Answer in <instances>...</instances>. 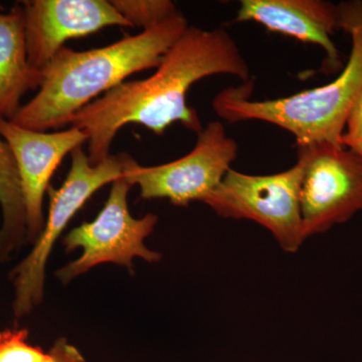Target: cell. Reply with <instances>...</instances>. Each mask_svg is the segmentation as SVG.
I'll return each mask as SVG.
<instances>
[{
  "label": "cell",
  "instance_id": "obj_1",
  "mask_svg": "<svg viewBox=\"0 0 362 362\" xmlns=\"http://www.w3.org/2000/svg\"><path fill=\"white\" fill-rule=\"evenodd\" d=\"M214 75L233 76L247 82L250 68L226 30L188 26L153 75L117 86L71 119V125L87 135L90 164L97 165L111 156L114 138L128 124L144 126L157 135L175 122L201 132V119L188 106L187 93L197 81Z\"/></svg>",
  "mask_w": 362,
  "mask_h": 362
},
{
  "label": "cell",
  "instance_id": "obj_2",
  "mask_svg": "<svg viewBox=\"0 0 362 362\" xmlns=\"http://www.w3.org/2000/svg\"><path fill=\"white\" fill-rule=\"evenodd\" d=\"M188 28L182 13L165 23L100 49L77 52L64 47L42 71L39 92L21 105L13 123L45 131L69 125L95 98L139 71L156 69Z\"/></svg>",
  "mask_w": 362,
  "mask_h": 362
},
{
  "label": "cell",
  "instance_id": "obj_3",
  "mask_svg": "<svg viewBox=\"0 0 362 362\" xmlns=\"http://www.w3.org/2000/svg\"><path fill=\"white\" fill-rule=\"evenodd\" d=\"M339 7V30L351 39L346 66L328 84L273 100L250 99V87L228 88L214 98L213 108L228 123L258 120L294 135L296 143H341L350 109L362 88V1Z\"/></svg>",
  "mask_w": 362,
  "mask_h": 362
},
{
  "label": "cell",
  "instance_id": "obj_4",
  "mask_svg": "<svg viewBox=\"0 0 362 362\" xmlns=\"http://www.w3.org/2000/svg\"><path fill=\"white\" fill-rule=\"evenodd\" d=\"M71 156V168L65 182L59 189L49 187L47 190L49 207L44 230L30 254L11 272L13 311L16 319L28 316L42 303L47 262L71 218L100 188L121 177L132 158L126 153L118 154L93 165L82 146L74 150Z\"/></svg>",
  "mask_w": 362,
  "mask_h": 362
},
{
  "label": "cell",
  "instance_id": "obj_5",
  "mask_svg": "<svg viewBox=\"0 0 362 362\" xmlns=\"http://www.w3.org/2000/svg\"><path fill=\"white\" fill-rule=\"evenodd\" d=\"M302 166L267 175L230 168L204 204L225 218L255 221L265 228L285 252L294 254L307 240L300 187Z\"/></svg>",
  "mask_w": 362,
  "mask_h": 362
},
{
  "label": "cell",
  "instance_id": "obj_6",
  "mask_svg": "<svg viewBox=\"0 0 362 362\" xmlns=\"http://www.w3.org/2000/svg\"><path fill=\"white\" fill-rule=\"evenodd\" d=\"M132 183L124 175L113 181L108 199L97 218L73 228L63 239L66 251L82 249V256L57 272V277L68 284L78 276L101 264H116L133 270V259L148 263L160 261V252L152 251L145 240L153 233L158 218L148 214L133 218L128 204Z\"/></svg>",
  "mask_w": 362,
  "mask_h": 362
},
{
  "label": "cell",
  "instance_id": "obj_7",
  "mask_svg": "<svg viewBox=\"0 0 362 362\" xmlns=\"http://www.w3.org/2000/svg\"><path fill=\"white\" fill-rule=\"evenodd\" d=\"M300 202L307 239L362 211V154L340 143H296Z\"/></svg>",
  "mask_w": 362,
  "mask_h": 362
},
{
  "label": "cell",
  "instance_id": "obj_8",
  "mask_svg": "<svg viewBox=\"0 0 362 362\" xmlns=\"http://www.w3.org/2000/svg\"><path fill=\"white\" fill-rule=\"evenodd\" d=\"M237 142L220 121L197 133V144L187 156L168 163L141 166L131 158L123 175L140 188L143 199H168L173 206L204 202L221 185L238 156Z\"/></svg>",
  "mask_w": 362,
  "mask_h": 362
},
{
  "label": "cell",
  "instance_id": "obj_9",
  "mask_svg": "<svg viewBox=\"0 0 362 362\" xmlns=\"http://www.w3.org/2000/svg\"><path fill=\"white\" fill-rule=\"evenodd\" d=\"M0 135L11 147L20 175L28 243L35 244L44 230V199L49 181L69 153L88 141L84 131L71 127L49 133L26 129L0 118Z\"/></svg>",
  "mask_w": 362,
  "mask_h": 362
},
{
  "label": "cell",
  "instance_id": "obj_10",
  "mask_svg": "<svg viewBox=\"0 0 362 362\" xmlns=\"http://www.w3.org/2000/svg\"><path fill=\"white\" fill-rule=\"evenodd\" d=\"M28 62L42 71L68 40L83 37L106 28H132L107 0H25Z\"/></svg>",
  "mask_w": 362,
  "mask_h": 362
},
{
  "label": "cell",
  "instance_id": "obj_11",
  "mask_svg": "<svg viewBox=\"0 0 362 362\" xmlns=\"http://www.w3.org/2000/svg\"><path fill=\"white\" fill-rule=\"evenodd\" d=\"M235 21H254L270 32L318 45L325 52L328 70L334 73L341 66L331 39L339 30L338 4L323 0H242Z\"/></svg>",
  "mask_w": 362,
  "mask_h": 362
},
{
  "label": "cell",
  "instance_id": "obj_12",
  "mask_svg": "<svg viewBox=\"0 0 362 362\" xmlns=\"http://www.w3.org/2000/svg\"><path fill=\"white\" fill-rule=\"evenodd\" d=\"M42 83V71L28 62L21 2L8 11L0 6V118L13 120L23 96Z\"/></svg>",
  "mask_w": 362,
  "mask_h": 362
},
{
  "label": "cell",
  "instance_id": "obj_13",
  "mask_svg": "<svg viewBox=\"0 0 362 362\" xmlns=\"http://www.w3.org/2000/svg\"><path fill=\"white\" fill-rule=\"evenodd\" d=\"M0 259L6 261L28 243L20 175L11 147L0 135Z\"/></svg>",
  "mask_w": 362,
  "mask_h": 362
},
{
  "label": "cell",
  "instance_id": "obj_14",
  "mask_svg": "<svg viewBox=\"0 0 362 362\" xmlns=\"http://www.w3.org/2000/svg\"><path fill=\"white\" fill-rule=\"evenodd\" d=\"M0 362H86L77 347L59 338L49 351L28 342L25 328L0 330Z\"/></svg>",
  "mask_w": 362,
  "mask_h": 362
},
{
  "label": "cell",
  "instance_id": "obj_15",
  "mask_svg": "<svg viewBox=\"0 0 362 362\" xmlns=\"http://www.w3.org/2000/svg\"><path fill=\"white\" fill-rule=\"evenodd\" d=\"M111 4L132 28L138 26L143 30L156 28L180 13L170 0H112Z\"/></svg>",
  "mask_w": 362,
  "mask_h": 362
},
{
  "label": "cell",
  "instance_id": "obj_16",
  "mask_svg": "<svg viewBox=\"0 0 362 362\" xmlns=\"http://www.w3.org/2000/svg\"><path fill=\"white\" fill-rule=\"evenodd\" d=\"M362 138V88L359 90L345 125L344 134L341 138V143L344 146H350L361 140Z\"/></svg>",
  "mask_w": 362,
  "mask_h": 362
},
{
  "label": "cell",
  "instance_id": "obj_17",
  "mask_svg": "<svg viewBox=\"0 0 362 362\" xmlns=\"http://www.w3.org/2000/svg\"><path fill=\"white\" fill-rule=\"evenodd\" d=\"M347 147H351V148L356 149L357 152L362 154V138L361 140H358V141L354 143V144Z\"/></svg>",
  "mask_w": 362,
  "mask_h": 362
}]
</instances>
